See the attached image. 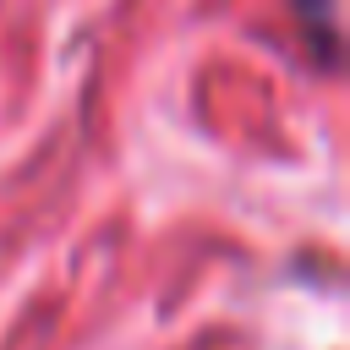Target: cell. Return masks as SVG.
I'll use <instances>...</instances> for the list:
<instances>
[{
    "instance_id": "1",
    "label": "cell",
    "mask_w": 350,
    "mask_h": 350,
    "mask_svg": "<svg viewBox=\"0 0 350 350\" xmlns=\"http://www.w3.org/2000/svg\"><path fill=\"white\" fill-rule=\"evenodd\" d=\"M295 5V22H301V33L312 38V49H317V60H323V71L339 60V27H334V0H290Z\"/></svg>"
}]
</instances>
